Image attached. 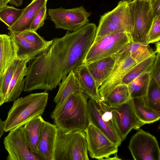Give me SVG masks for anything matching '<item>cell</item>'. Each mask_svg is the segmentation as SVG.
I'll use <instances>...</instances> for the list:
<instances>
[{
  "instance_id": "10",
  "label": "cell",
  "mask_w": 160,
  "mask_h": 160,
  "mask_svg": "<svg viewBox=\"0 0 160 160\" xmlns=\"http://www.w3.org/2000/svg\"><path fill=\"white\" fill-rule=\"evenodd\" d=\"M3 142L8 153V160H41L28 147L24 126L10 131L4 138Z\"/></svg>"
},
{
  "instance_id": "25",
  "label": "cell",
  "mask_w": 160,
  "mask_h": 160,
  "mask_svg": "<svg viewBox=\"0 0 160 160\" xmlns=\"http://www.w3.org/2000/svg\"><path fill=\"white\" fill-rule=\"evenodd\" d=\"M122 49L129 52L131 57L137 63L156 55L155 51L149 44L144 42H131Z\"/></svg>"
},
{
  "instance_id": "6",
  "label": "cell",
  "mask_w": 160,
  "mask_h": 160,
  "mask_svg": "<svg viewBox=\"0 0 160 160\" xmlns=\"http://www.w3.org/2000/svg\"><path fill=\"white\" fill-rule=\"evenodd\" d=\"M87 109L90 123L103 132L112 142L120 146L122 141L114 123L110 107L102 101L90 98Z\"/></svg>"
},
{
  "instance_id": "31",
  "label": "cell",
  "mask_w": 160,
  "mask_h": 160,
  "mask_svg": "<svg viewBox=\"0 0 160 160\" xmlns=\"http://www.w3.org/2000/svg\"><path fill=\"white\" fill-rule=\"evenodd\" d=\"M20 60L17 58L15 59L9 65L0 80V94L4 99Z\"/></svg>"
},
{
  "instance_id": "15",
  "label": "cell",
  "mask_w": 160,
  "mask_h": 160,
  "mask_svg": "<svg viewBox=\"0 0 160 160\" xmlns=\"http://www.w3.org/2000/svg\"><path fill=\"white\" fill-rule=\"evenodd\" d=\"M58 128L55 124L44 120L38 146V155L41 160H54V145Z\"/></svg>"
},
{
  "instance_id": "20",
  "label": "cell",
  "mask_w": 160,
  "mask_h": 160,
  "mask_svg": "<svg viewBox=\"0 0 160 160\" xmlns=\"http://www.w3.org/2000/svg\"><path fill=\"white\" fill-rule=\"evenodd\" d=\"M117 54L86 64L98 88L112 70L116 59Z\"/></svg>"
},
{
  "instance_id": "40",
  "label": "cell",
  "mask_w": 160,
  "mask_h": 160,
  "mask_svg": "<svg viewBox=\"0 0 160 160\" xmlns=\"http://www.w3.org/2000/svg\"><path fill=\"white\" fill-rule=\"evenodd\" d=\"M121 159L119 158L118 157V156L116 155L113 157H109L106 158L104 159V160H121Z\"/></svg>"
},
{
  "instance_id": "27",
  "label": "cell",
  "mask_w": 160,
  "mask_h": 160,
  "mask_svg": "<svg viewBox=\"0 0 160 160\" xmlns=\"http://www.w3.org/2000/svg\"><path fill=\"white\" fill-rule=\"evenodd\" d=\"M151 78L150 72H145L127 85L130 99L145 96Z\"/></svg>"
},
{
  "instance_id": "37",
  "label": "cell",
  "mask_w": 160,
  "mask_h": 160,
  "mask_svg": "<svg viewBox=\"0 0 160 160\" xmlns=\"http://www.w3.org/2000/svg\"><path fill=\"white\" fill-rule=\"evenodd\" d=\"M23 0H10L9 3L16 6H19L22 4Z\"/></svg>"
},
{
  "instance_id": "34",
  "label": "cell",
  "mask_w": 160,
  "mask_h": 160,
  "mask_svg": "<svg viewBox=\"0 0 160 160\" xmlns=\"http://www.w3.org/2000/svg\"><path fill=\"white\" fill-rule=\"evenodd\" d=\"M156 58L152 66L150 74L151 78L154 79L160 85V43L159 41L156 44Z\"/></svg>"
},
{
  "instance_id": "33",
  "label": "cell",
  "mask_w": 160,
  "mask_h": 160,
  "mask_svg": "<svg viewBox=\"0 0 160 160\" xmlns=\"http://www.w3.org/2000/svg\"><path fill=\"white\" fill-rule=\"evenodd\" d=\"M160 40V15L155 16L144 42L149 44Z\"/></svg>"
},
{
  "instance_id": "32",
  "label": "cell",
  "mask_w": 160,
  "mask_h": 160,
  "mask_svg": "<svg viewBox=\"0 0 160 160\" xmlns=\"http://www.w3.org/2000/svg\"><path fill=\"white\" fill-rule=\"evenodd\" d=\"M32 44L48 49L51 44L52 40L46 41L36 32L30 30L17 33Z\"/></svg>"
},
{
  "instance_id": "41",
  "label": "cell",
  "mask_w": 160,
  "mask_h": 160,
  "mask_svg": "<svg viewBox=\"0 0 160 160\" xmlns=\"http://www.w3.org/2000/svg\"><path fill=\"white\" fill-rule=\"evenodd\" d=\"M138 1H148L150 2V3L151 5H152L154 3L157 2L159 0H136Z\"/></svg>"
},
{
  "instance_id": "23",
  "label": "cell",
  "mask_w": 160,
  "mask_h": 160,
  "mask_svg": "<svg viewBox=\"0 0 160 160\" xmlns=\"http://www.w3.org/2000/svg\"><path fill=\"white\" fill-rule=\"evenodd\" d=\"M53 101L58 104L62 102L72 93L82 92V89L73 71L62 80Z\"/></svg>"
},
{
  "instance_id": "18",
  "label": "cell",
  "mask_w": 160,
  "mask_h": 160,
  "mask_svg": "<svg viewBox=\"0 0 160 160\" xmlns=\"http://www.w3.org/2000/svg\"><path fill=\"white\" fill-rule=\"evenodd\" d=\"M73 71L80 84L83 93L88 98L97 102L100 101L98 88L87 65L82 64Z\"/></svg>"
},
{
  "instance_id": "19",
  "label": "cell",
  "mask_w": 160,
  "mask_h": 160,
  "mask_svg": "<svg viewBox=\"0 0 160 160\" xmlns=\"http://www.w3.org/2000/svg\"><path fill=\"white\" fill-rule=\"evenodd\" d=\"M8 33L14 42L16 57L19 60L32 59L47 49L32 44L17 33L9 31Z\"/></svg>"
},
{
  "instance_id": "2",
  "label": "cell",
  "mask_w": 160,
  "mask_h": 160,
  "mask_svg": "<svg viewBox=\"0 0 160 160\" xmlns=\"http://www.w3.org/2000/svg\"><path fill=\"white\" fill-rule=\"evenodd\" d=\"M88 99L82 92H74L56 104L51 116L58 129L65 133L85 131L90 123Z\"/></svg>"
},
{
  "instance_id": "42",
  "label": "cell",
  "mask_w": 160,
  "mask_h": 160,
  "mask_svg": "<svg viewBox=\"0 0 160 160\" xmlns=\"http://www.w3.org/2000/svg\"><path fill=\"white\" fill-rule=\"evenodd\" d=\"M4 103V99L0 94V107Z\"/></svg>"
},
{
  "instance_id": "12",
  "label": "cell",
  "mask_w": 160,
  "mask_h": 160,
  "mask_svg": "<svg viewBox=\"0 0 160 160\" xmlns=\"http://www.w3.org/2000/svg\"><path fill=\"white\" fill-rule=\"evenodd\" d=\"M133 11V28L132 42H144L154 18L150 2L132 1Z\"/></svg>"
},
{
  "instance_id": "22",
  "label": "cell",
  "mask_w": 160,
  "mask_h": 160,
  "mask_svg": "<svg viewBox=\"0 0 160 160\" xmlns=\"http://www.w3.org/2000/svg\"><path fill=\"white\" fill-rule=\"evenodd\" d=\"M43 120L41 115H39L28 122L24 126L28 147L32 152L38 156V146Z\"/></svg>"
},
{
  "instance_id": "8",
  "label": "cell",
  "mask_w": 160,
  "mask_h": 160,
  "mask_svg": "<svg viewBox=\"0 0 160 160\" xmlns=\"http://www.w3.org/2000/svg\"><path fill=\"white\" fill-rule=\"evenodd\" d=\"M128 148L134 160H160V150L157 139L142 129L130 138Z\"/></svg>"
},
{
  "instance_id": "9",
  "label": "cell",
  "mask_w": 160,
  "mask_h": 160,
  "mask_svg": "<svg viewBox=\"0 0 160 160\" xmlns=\"http://www.w3.org/2000/svg\"><path fill=\"white\" fill-rule=\"evenodd\" d=\"M90 156L93 158L104 160L116 154L118 146L101 130L90 123L85 131Z\"/></svg>"
},
{
  "instance_id": "1",
  "label": "cell",
  "mask_w": 160,
  "mask_h": 160,
  "mask_svg": "<svg viewBox=\"0 0 160 160\" xmlns=\"http://www.w3.org/2000/svg\"><path fill=\"white\" fill-rule=\"evenodd\" d=\"M97 27L88 23L72 32L56 38L48 48L29 62L23 91L47 92L55 89L70 72L83 64L94 40Z\"/></svg>"
},
{
  "instance_id": "38",
  "label": "cell",
  "mask_w": 160,
  "mask_h": 160,
  "mask_svg": "<svg viewBox=\"0 0 160 160\" xmlns=\"http://www.w3.org/2000/svg\"><path fill=\"white\" fill-rule=\"evenodd\" d=\"M4 131L3 121L0 118V138L3 134Z\"/></svg>"
},
{
  "instance_id": "11",
  "label": "cell",
  "mask_w": 160,
  "mask_h": 160,
  "mask_svg": "<svg viewBox=\"0 0 160 160\" xmlns=\"http://www.w3.org/2000/svg\"><path fill=\"white\" fill-rule=\"evenodd\" d=\"M137 64L129 52L122 49L117 53L112 70L98 88L101 100L121 84L124 76Z\"/></svg>"
},
{
  "instance_id": "39",
  "label": "cell",
  "mask_w": 160,
  "mask_h": 160,
  "mask_svg": "<svg viewBox=\"0 0 160 160\" xmlns=\"http://www.w3.org/2000/svg\"><path fill=\"white\" fill-rule=\"evenodd\" d=\"M10 0H0V10L7 5Z\"/></svg>"
},
{
  "instance_id": "28",
  "label": "cell",
  "mask_w": 160,
  "mask_h": 160,
  "mask_svg": "<svg viewBox=\"0 0 160 160\" xmlns=\"http://www.w3.org/2000/svg\"><path fill=\"white\" fill-rule=\"evenodd\" d=\"M156 56H152L136 64L124 76L121 83L128 85L144 72H151Z\"/></svg>"
},
{
  "instance_id": "24",
  "label": "cell",
  "mask_w": 160,
  "mask_h": 160,
  "mask_svg": "<svg viewBox=\"0 0 160 160\" xmlns=\"http://www.w3.org/2000/svg\"><path fill=\"white\" fill-rule=\"evenodd\" d=\"M130 101L136 116L144 124L152 123L159 119L160 112L145 106L143 97L130 99Z\"/></svg>"
},
{
  "instance_id": "29",
  "label": "cell",
  "mask_w": 160,
  "mask_h": 160,
  "mask_svg": "<svg viewBox=\"0 0 160 160\" xmlns=\"http://www.w3.org/2000/svg\"><path fill=\"white\" fill-rule=\"evenodd\" d=\"M144 105L160 112V85L151 78L147 93L143 97Z\"/></svg>"
},
{
  "instance_id": "14",
  "label": "cell",
  "mask_w": 160,
  "mask_h": 160,
  "mask_svg": "<svg viewBox=\"0 0 160 160\" xmlns=\"http://www.w3.org/2000/svg\"><path fill=\"white\" fill-rule=\"evenodd\" d=\"M132 0H122L112 10L101 16L119 27L131 38L133 28V11Z\"/></svg>"
},
{
  "instance_id": "30",
  "label": "cell",
  "mask_w": 160,
  "mask_h": 160,
  "mask_svg": "<svg viewBox=\"0 0 160 160\" xmlns=\"http://www.w3.org/2000/svg\"><path fill=\"white\" fill-rule=\"evenodd\" d=\"M23 10L6 5L0 10V20L8 28L12 26L19 18Z\"/></svg>"
},
{
  "instance_id": "5",
  "label": "cell",
  "mask_w": 160,
  "mask_h": 160,
  "mask_svg": "<svg viewBox=\"0 0 160 160\" xmlns=\"http://www.w3.org/2000/svg\"><path fill=\"white\" fill-rule=\"evenodd\" d=\"M132 42L130 35L126 32H114L107 35L92 43L87 52L83 64L116 54Z\"/></svg>"
},
{
  "instance_id": "36",
  "label": "cell",
  "mask_w": 160,
  "mask_h": 160,
  "mask_svg": "<svg viewBox=\"0 0 160 160\" xmlns=\"http://www.w3.org/2000/svg\"><path fill=\"white\" fill-rule=\"evenodd\" d=\"M154 17L160 15V0H159L151 5Z\"/></svg>"
},
{
  "instance_id": "21",
  "label": "cell",
  "mask_w": 160,
  "mask_h": 160,
  "mask_svg": "<svg viewBox=\"0 0 160 160\" xmlns=\"http://www.w3.org/2000/svg\"><path fill=\"white\" fill-rule=\"evenodd\" d=\"M17 58L14 42L9 35L0 34V80Z\"/></svg>"
},
{
  "instance_id": "26",
  "label": "cell",
  "mask_w": 160,
  "mask_h": 160,
  "mask_svg": "<svg viewBox=\"0 0 160 160\" xmlns=\"http://www.w3.org/2000/svg\"><path fill=\"white\" fill-rule=\"evenodd\" d=\"M130 99L127 85L121 83L102 98V101L109 106L116 107Z\"/></svg>"
},
{
  "instance_id": "13",
  "label": "cell",
  "mask_w": 160,
  "mask_h": 160,
  "mask_svg": "<svg viewBox=\"0 0 160 160\" xmlns=\"http://www.w3.org/2000/svg\"><path fill=\"white\" fill-rule=\"evenodd\" d=\"M110 108L113 121L122 141L132 129L138 130L144 124L136 116L130 100L117 107Z\"/></svg>"
},
{
  "instance_id": "3",
  "label": "cell",
  "mask_w": 160,
  "mask_h": 160,
  "mask_svg": "<svg viewBox=\"0 0 160 160\" xmlns=\"http://www.w3.org/2000/svg\"><path fill=\"white\" fill-rule=\"evenodd\" d=\"M48 94L46 91L30 94L17 99L3 121L4 131L23 126L35 118L43 114L47 106Z\"/></svg>"
},
{
  "instance_id": "16",
  "label": "cell",
  "mask_w": 160,
  "mask_h": 160,
  "mask_svg": "<svg viewBox=\"0 0 160 160\" xmlns=\"http://www.w3.org/2000/svg\"><path fill=\"white\" fill-rule=\"evenodd\" d=\"M31 59L20 60L10 83L4 99V102L14 101L23 91L25 78L27 72V64Z\"/></svg>"
},
{
  "instance_id": "4",
  "label": "cell",
  "mask_w": 160,
  "mask_h": 160,
  "mask_svg": "<svg viewBox=\"0 0 160 160\" xmlns=\"http://www.w3.org/2000/svg\"><path fill=\"white\" fill-rule=\"evenodd\" d=\"M88 151L84 132L65 133L58 129L54 160H88Z\"/></svg>"
},
{
  "instance_id": "7",
  "label": "cell",
  "mask_w": 160,
  "mask_h": 160,
  "mask_svg": "<svg viewBox=\"0 0 160 160\" xmlns=\"http://www.w3.org/2000/svg\"><path fill=\"white\" fill-rule=\"evenodd\" d=\"M48 14L55 28L70 32L77 31L89 23L91 15L83 6L71 9L49 8Z\"/></svg>"
},
{
  "instance_id": "17",
  "label": "cell",
  "mask_w": 160,
  "mask_h": 160,
  "mask_svg": "<svg viewBox=\"0 0 160 160\" xmlns=\"http://www.w3.org/2000/svg\"><path fill=\"white\" fill-rule=\"evenodd\" d=\"M48 0H32L30 3L23 8L19 18L11 27L8 28L14 33L30 30L32 22L38 12L46 5Z\"/></svg>"
},
{
  "instance_id": "35",
  "label": "cell",
  "mask_w": 160,
  "mask_h": 160,
  "mask_svg": "<svg viewBox=\"0 0 160 160\" xmlns=\"http://www.w3.org/2000/svg\"><path fill=\"white\" fill-rule=\"evenodd\" d=\"M46 5L43 7L37 13L32 22L30 30L36 32L44 24L47 15Z\"/></svg>"
}]
</instances>
